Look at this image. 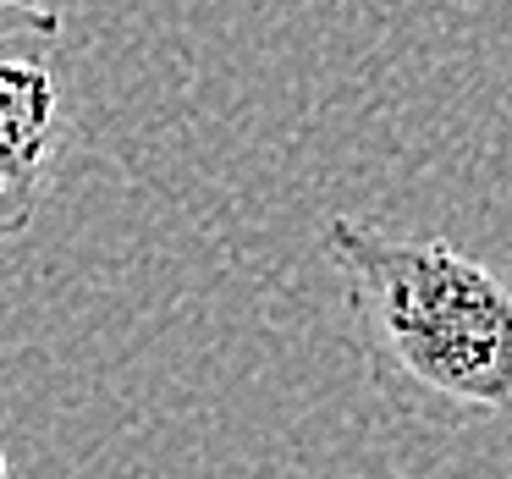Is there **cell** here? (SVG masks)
<instances>
[{
    "label": "cell",
    "instance_id": "obj_1",
    "mask_svg": "<svg viewBox=\"0 0 512 479\" xmlns=\"http://www.w3.org/2000/svg\"><path fill=\"white\" fill-rule=\"evenodd\" d=\"M325 259L342 270L369 386L424 430L512 413V281L446 237L325 215Z\"/></svg>",
    "mask_w": 512,
    "mask_h": 479
},
{
    "label": "cell",
    "instance_id": "obj_2",
    "mask_svg": "<svg viewBox=\"0 0 512 479\" xmlns=\"http://www.w3.org/2000/svg\"><path fill=\"white\" fill-rule=\"evenodd\" d=\"M56 6H0V243L23 237L45 204V182L67 144Z\"/></svg>",
    "mask_w": 512,
    "mask_h": 479
}]
</instances>
